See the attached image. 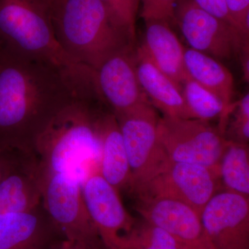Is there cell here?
Segmentation results:
<instances>
[{"label": "cell", "instance_id": "29", "mask_svg": "<svg viewBox=\"0 0 249 249\" xmlns=\"http://www.w3.org/2000/svg\"><path fill=\"white\" fill-rule=\"evenodd\" d=\"M249 48H246L242 51L238 57L241 60L242 72H243L244 78L245 82L249 83Z\"/></svg>", "mask_w": 249, "mask_h": 249}, {"label": "cell", "instance_id": "11", "mask_svg": "<svg viewBox=\"0 0 249 249\" xmlns=\"http://www.w3.org/2000/svg\"><path fill=\"white\" fill-rule=\"evenodd\" d=\"M85 206L99 238L107 249H116L121 237L136 220L126 211L119 191L98 172L90 175L82 186Z\"/></svg>", "mask_w": 249, "mask_h": 249}, {"label": "cell", "instance_id": "25", "mask_svg": "<svg viewBox=\"0 0 249 249\" xmlns=\"http://www.w3.org/2000/svg\"><path fill=\"white\" fill-rule=\"evenodd\" d=\"M178 0H139L142 4L141 17L144 21L160 19L174 24Z\"/></svg>", "mask_w": 249, "mask_h": 249}, {"label": "cell", "instance_id": "27", "mask_svg": "<svg viewBox=\"0 0 249 249\" xmlns=\"http://www.w3.org/2000/svg\"><path fill=\"white\" fill-rule=\"evenodd\" d=\"M236 27L243 35L249 36V0H227Z\"/></svg>", "mask_w": 249, "mask_h": 249}, {"label": "cell", "instance_id": "7", "mask_svg": "<svg viewBox=\"0 0 249 249\" xmlns=\"http://www.w3.org/2000/svg\"><path fill=\"white\" fill-rule=\"evenodd\" d=\"M128 158L132 192L162 171L169 160L157 138L159 117L150 102L114 114Z\"/></svg>", "mask_w": 249, "mask_h": 249}, {"label": "cell", "instance_id": "19", "mask_svg": "<svg viewBox=\"0 0 249 249\" xmlns=\"http://www.w3.org/2000/svg\"><path fill=\"white\" fill-rule=\"evenodd\" d=\"M42 206L31 211L0 214V249H38L47 224Z\"/></svg>", "mask_w": 249, "mask_h": 249}, {"label": "cell", "instance_id": "2", "mask_svg": "<svg viewBox=\"0 0 249 249\" xmlns=\"http://www.w3.org/2000/svg\"><path fill=\"white\" fill-rule=\"evenodd\" d=\"M100 102L103 101L97 91H83L49 119L32 145L42 171L67 174L82 183L98 172L103 111L96 105Z\"/></svg>", "mask_w": 249, "mask_h": 249}, {"label": "cell", "instance_id": "28", "mask_svg": "<svg viewBox=\"0 0 249 249\" xmlns=\"http://www.w3.org/2000/svg\"><path fill=\"white\" fill-rule=\"evenodd\" d=\"M15 150H19L0 148V182L18 165L25 160H21L19 159L16 160L14 157H11V152Z\"/></svg>", "mask_w": 249, "mask_h": 249}, {"label": "cell", "instance_id": "5", "mask_svg": "<svg viewBox=\"0 0 249 249\" xmlns=\"http://www.w3.org/2000/svg\"><path fill=\"white\" fill-rule=\"evenodd\" d=\"M40 172L41 206L46 215L65 240L93 249L99 236L85 206L83 183L67 174Z\"/></svg>", "mask_w": 249, "mask_h": 249}, {"label": "cell", "instance_id": "4", "mask_svg": "<svg viewBox=\"0 0 249 249\" xmlns=\"http://www.w3.org/2000/svg\"><path fill=\"white\" fill-rule=\"evenodd\" d=\"M59 44L73 62L94 70L135 42L101 0H63L52 14Z\"/></svg>", "mask_w": 249, "mask_h": 249}, {"label": "cell", "instance_id": "23", "mask_svg": "<svg viewBox=\"0 0 249 249\" xmlns=\"http://www.w3.org/2000/svg\"><path fill=\"white\" fill-rule=\"evenodd\" d=\"M234 119L228 124L225 129V137L227 140L249 145V94L238 101L233 103L231 112Z\"/></svg>", "mask_w": 249, "mask_h": 249}, {"label": "cell", "instance_id": "18", "mask_svg": "<svg viewBox=\"0 0 249 249\" xmlns=\"http://www.w3.org/2000/svg\"><path fill=\"white\" fill-rule=\"evenodd\" d=\"M183 60L188 77L222 101L228 123L233 103L232 73L219 60L193 49L185 48Z\"/></svg>", "mask_w": 249, "mask_h": 249}, {"label": "cell", "instance_id": "15", "mask_svg": "<svg viewBox=\"0 0 249 249\" xmlns=\"http://www.w3.org/2000/svg\"><path fill=\"white\" fill-rule=\"evenodd\" d=\"M134 59L139 83L152 106L163 116L189 119L180 86L160 71L140 47L134 50Z\"/></svg>", "mask_w": 249, "mask_h": 249}, {"label": "cell", "instance_id": "9", "mask_svg": "<svg viewBox=\"0 0 249 249\" xmlns=\"http://www.w3.org/2000/svg\"><path fill=\"white\" fill-rule=\"evenodd\" d=\"M219 173L199 164L169 162L166 167L133 193L137 197H166L182 201L201 214L218 192Z\"/></svg>", "mask_w": 249, "mask_h": 249}, {"label": "cell", "instance_id": "16", "mask_svg": "<svg viewBox=\"0 0 249 249\" xmlns=\"http://www.w3.org/2000/svg\"><path fill=\"white\" fill-rule=\"evenodd\" d=\"M101 154L98 173L117 191L131 186V172L117 119L103 111L99 120Z\"/></svg>", "mask_w": 249, "mask_h": 249}, {"label": "cell", "instance_id": "20", "mask_svg": "<svg viewBox=\"0 0 249 249\" xmlns=\"http://www.w3.org/2000/svg\"><path fill=\"white\" fill-rule=\"evenodd\" d=\"M181 89L189 119L209 122L219 118L218 127L224 134L227 120L222 101L189 77L181 84Z\"/></svg>", "mask_w": 249, "mask_h": 249}, {"label": "cell", "instance_id": "31", "mask_svg": "<svg viewBox=\"0 0 249 249\" xmlns=\"http://www.w3.org/2000/svg\"><path fill=\"white\" fill-rule=\"evenodd\" d=\"M43 1H45L46 4L49 6L52 15L54 11L58 9V6H60V4L63 1V0H43Z\"/></svg>", "mask_w": 249, "mask_h": 249}, {"label": "cell", "instance_id": "6", "mask_svg": "<svg viewBox=\"0 0 249 249\" xmlns=\"http://www.w3.org/2000/svg\"><path fill=\"white\" fill-rule=\"evenodd\" d=\"M157 138L169 161L204 165L219 173L229 142L209 122L165 116L159 119Z\"/></svg>", "mask_w": 249, "mask_h": 249}, {"label": "cell", "instance_id": "22", "mask_svg": "<svg viewBox=\"0 0 249 249\" xmlns=\"http://www.w3.org/2000/svg\"><path fill=\"white\" fill-rule=\"evenodd\" d=\"M184 247L163 229L142 219L121 237L116 249H183Z\"/></svg>", "mask_w": 249, "mask_h": 249}, {"label": "cell", "instance_id": "32", "mask_svg": "<svg viewBox=\"0 0 249 249\" xmlns=\"http://www.w3.org/2000/svg\"><path fill=\"white\" fill-rule=\"evenodd\" d=\"M186 249V248H185V247H184V249Z\"/></svg>", "mask_w": 249, "mask_h": 249}, {"label": "cell", "instance_id": "30", "mask_svg": "<svg viewBox=\"0 0 249 249\" xmlns=\"http://www.w3.org/2000/svg\"><path fill=\"white\" fill-rule=\"evenodd\" d=\"M53 249H87L83 246L75 243V242H71L65 240L62 241L60 245H57V247H54Z\"/></svg>", "mask_w": 249, "mask_h": 249}, {"label": "cell", "instance_id": "24", "mask_svg": "<svg viewBox=\"0 0 249 249\" xmlns=\"http://www.w3.org/2000/svg\"><path fill=\"white\" fill-rule=\"evenodd\" d=\"M116 22L135 42L139 0H101Z\"/></svg>", "mask_w": 249, "mask_h": 249}, {"label": "cell", "instance_id": "21", "mask_svg": "<svg viewBox=\"0 0 249 249\" xmlns=\"http://www.w3.org/2000/svg\"><path fill=\"white\" fill-rule=\"evenodd\" d=\"M219 178L226 191L249 198V148L229 141L219 165Z\"/></svg>", "mask_w": 249, "mask_h": 249}, {"label": "cell", "instance_id": "3", "mask_svg": "<svg viewBox=\"0 0 249 249\" xmlns=\"http://www.w3.org/2000/svg\"><path fill=\"white\" fill-rule=\"evenodd\" d=\"M0 59L48 62L78 78L94 72L65 53L43 0H0Z\"/></svg>", "mask_w": 249, "mask_h": 249}, {"label": "cell", "instance_id": "1", "mask_svg": "<svg viewBox=\"0 0 249 249\" xmlns=\"http://www.w3.org/2000/svg\"><path fill=\"white\" fill-rule=\"evenodd\" d=\"M93 87L48 62L0 59V148L32 151L53 114Z\"/></svg>", "mask_w": 249, "mask_h": 249}, {"label": "cell", "instance_id": "8", "mask_svg": "<svg viewBox=\"0 0 249 249\" xmlns=\"http://www.w3.org/2000/svg\"><path fill=\"white\" fill-rule=\"evenodd\" d=\"M189 48L219 60H230L249 47V37L239 29L205 12L189 0H178L174 24Z\"/></svg>", "mask_w": 249, "mask_h": 249}, {"label": "cell", "instance_id": "13", "mask_svg": "<svg viewBox=\"0 0 249 249\" xmlns=\"http://www.w3.org/2000/svg\"><path fill=\"white\" fill-rule=\"evenodd\" d=\"M134 50L126 49L111 55L96 70L98 92L114 114L150 102L137 77Z\"/></svg>", "mask_w": 249, "mask_h": 249}, {"label": "cell", "instance_id": "17", "mask_svg": "<svg viewBox=\"0 0 249 249\" xmlns=\"http://www.w3.org/2000/svg\"><path fill=\"white\" fill-rule=\"evenodd\" d=\"M22 161L0 182V214L41 206V172L37 160Z\"/></svg>", "mask_w": 249, "mask_h": 249}, {"label": "cell", "instance_id": "12", "mask_svg": "<svg viewBox=\"0 0 249 249\" xmlns=\"http://www.w3.org/2000/svg\"><path fill=\"white\" fill-rule=\"evenodd\" d=\"M136 210L142 219L168 232L185 248L215 249L206 235L200 214L182 201L139 196Z\"/></svg>", "mask_w": 249, "mask_h": 249}, {"label": "cell", "instance_id": "14", "mask_svg": "<svg viewBox=\"0 0 249 249\" xmlns=\"http://www.w3.org/2000/svg\"><path fill=\"white\" fill-rule=\"evenodd\" d=\"M145 22L140 48L150 61L181 88L188 78L184 66L185 48L169 22L160 19Z\"/></svg>", "mask_w": 249, "mask_h": 249}, {"label": "cell", "instance_id": "10", "mask_svg": "<svg viewBox=\"0 0 249 249\" xmlns=\"http://www.w3.org/2000/svg\"><path fill=\"white\" fill-rule=\"evenodd\" d=\"M204 231L215 249H249V198L217 192L201 212Z\"/></svg>", "mask_w": 249, "mask_h": 249}, {"label": "cell", "instance_id": "26", "mask_svg": "<svg viewBox=\"0 0 249 249\" xmlns=\"http://www.w3.org/2000/svg\"><path fill=\"white\" fill-rule=\"evenodd\" d=\"M189 1L205 12L212 15L224 22L229 23L237 29L229 11L227 0H189Z\"/></svg>", "mask_w": 249, "mask_h": 249}]
</instances>
